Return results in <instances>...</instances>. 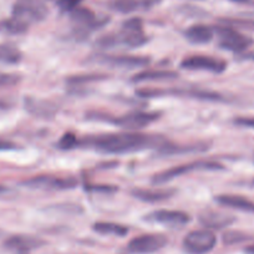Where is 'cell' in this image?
Here are the masks:
<instances>
[{"mask_svg": "<svg viewBox=\"0 0 254 254\" xmlns=\"http://www.w3.org/2000/svg\"><path fill=\"white\" fill-rule=\"evenodd\" d=\"M82 143L92 146L97 151L104 153H130L142 151L145 148L158 147L167 143L165 138L161 136L145 135L137 132H121L110 133V135L97 136V137L84 140Z\"/></svg>", "mask_w": 254, "mask_h": 254, "instance_id": "6da1fadb", "label": "cell"}, {"mask_svg": "<svg viewBox=\"0 0 254 254\" xmlns=\"http://www.w3.org/2000/svg\"><path fill=\"white\" fill-rule=\"evenodd\" d=\"M217 171V170H223V166L221 163L216 162V161H193V162L185 163V165L175 166L172 168L162 171L160 173H156L152 177V182L155 185H162V183H167L170 181L175 180V178L181 177V176L190 173L192 171Z\"/></svg>", "mask_w": 254, "mask_h": 254, "instance_id": "7a4b0ae2", "label": "cell"}, {"mask_svg": "<svg viewBox=\"0 0 254 254\" xmlns=\"http://www.w3.org/2000/svg\"><path fill=\"white\" fill-rule=\"evenodd\" d=\"M70 18L74 23V33L77 39H86L92 30L104 26L109 18H97L92 10L82 6H77L70 13Z\"/></svg>", "mask_w": 254, "mask_h": 254, "instance_id": "3957f363", "label": "cell"}, {"mask_svg": "<svg viewBox=\"0 0 254 254\" xmlns=\"http://www.w3.org/2000/svg\"><path fill=\"white\" fill-rule=\"evenodd\" d=\"M117 46L124 45L127 48H140L147 43V36L143 31V24L140 18H131L124 21L119 33H115Z\"/></svg>", "mask_w": 254, "mask_h": 254, "instance_id": "277c9868", "label": "cell"}, {"mask_svg": "<svg viewBox=\"0 0 254 254\" xmlns=\"http://www.w3.org/2000/svg\"><path fill=\"white\" fill-rule=\"evenodd\" d=\"M48 13V8L41 0H18L13 6V18L28 26L44 20Z\"/></svg>", "mask_w": 254, "mask_h": 254, "instance_id": "5b68a950", "label": "cell"}, {"mask_svg": "<svg viewBox=\"0 0 254 254\" xmlns=\"http://www.w3.org/2000/svg\"><path fill=\"white\" fill-rule=\"evenodd\" d=\"M217 244V237L209 229L192 231L183 239V248L188 254H207Z\"/></svg>", "mask_w": 254, "mask_h": 254, "instance_id": "8992f818", "label": "cell"}, {"mask_svg": "<svg viewBox=\"0 0 254 254\" xmlns=\"http://www.w3.org/2000/svg\"><path fill=\"white\" fill-rule=\"evenodd\" d=\"M214 34H217V36H218L219 46L226 49V50L233 51V53H243L254 43L253 39L243 35L238 30L228 25L217 26L214 29Z\"/></svg>", "mask_w": 254, "mask_h": 254, "instance_id": "52a82bcc", "label": "cell"}, {"mask_svg": "<svg viewBox=\"0 0 254 254\" xmlns=\"http://www.w3.org/2000/svg\"><path fill=\"white\" fill-rule=\"evenodd\" d=\"M137 95L142 97H157L163 96V95H176V96H186L192 97L197 100H204V101H223V96L219 95L218 92L209 91V90H201V89H187V90H157V89H142L138 90Z\"/></svg>", "mask_w": 254, "mask_h": 254, "instance_id": "ba28073f", "label": "cell"}, {"mask_svg": "<svg viewBox=\"0 0 254 254\" xmlns=\"http://www.w3.org/2000/svg\"><path fill=\"white\" fill-rule=\"evenodd\" d=\"M167 243V237L163 234H143L131 239L127 251L131 254H152L165 248Z\"/></svg>", "mask_w": 254, "mask_h": 254, "instance_id": "9c48e42d", "label": "cell"}, {"mask_svg": "<svg viewBox=\"0 0 254 254\" xmlns=\"http://www.w3.org/2000/svg\"><path fill=\"white\" fill-rule=\"evenodd\" d=\"M181 66L187 70H201V71H208L213 74H222L226 71L227 63L222 59L213 58V56L194 55L182 60Z\"/></svg>", "mask_w": 254, "mask_h": 254, "instance_id": "30bf717a", "label": "cell"}, {"mask_svg": "<svg viewBox=\"0 0 254 254\" xmlns=\"http://www.w3.org/2000/svg\"><path fill=\"white\" fill-rule=\"evenodd\" d=\"M158 116H160V114H157V112L133 111L124 115V116L109 119V121L122 127V128H126V130H140V128H143V127L155 122L158 119Z\"/></svg>", "mask_w": 254, "mask_h": 254, "instance_id": "8fae6325", "label": "cell"}, {"mask_svg": "<svg viewBox=\"0 0 254 254\" xmlns=\"http://www.w3.org/2000/svg\"><path fill=\"white\" fill-rule=\"evenodd\" d=\"M24 185L31 188H45V190H71L77 185L75 178L53 177V176H36L24 182Z\"/></svg>", "mask_w": 254, "mask_h": 254, "instance_id": "7c38bea8", "label": "cell"}, {"mask_svg": "<svg viewBox=\"0 0 254 254\" xmlns=\"http://www.w3.org/2000/svg\"><path fill=\"white\" fill-rule=\"evenodd\" d=\"M146 219L167 227H182L190 222V216L182 211H172V209H158L146 216Z\"/></svg>", "mask_w": 254, "mask_h": 254, "instance_id": "4fadbf2b", "label": "cell"}, {"mask_svg": "<svg viewBox=\"0 0 254 254\" xmlns=\"http://www.w3.org/2000/svg\"><path fill=\"white\" fill-rule=\"evenodd\" d=\"M46 242L44 239L38 238L34 236H26V234H16L11 236L5 241V247L10 251L16 252V253H29L31 251L41 248L45 246Z\"/></svg>", "mask_w": 254, "mask_h": 254, "instance_id": "5bb4252c", "label": "cell"}, {"mask_svg": "<svg viewBox=\"0 0 254 254\" xmlns=\"http://www.w3.org/2000/svg\"><path fill=\"white\" fill-rule=\"evenodd\" d=\"M96 61L104 64H110L114 66L120 67H138L145 66L150 63V59L143 58V56H128V55H106V54H101V55L96 56Z\"/></svg>", "mask_w": 254, "mask_h": 254, "instance_id": "9a60e30c", "label": "cell"}, {"mask_svg": "<svg viewBox=\"0 0 254 254\" xmlns=\"http://www.w3.org/2000/svg\"><path fill=\"white\" fill-rule=\"evenodd\" d=\"M234 217L229 216V214L222 213L218 211H212V209H206L199 214V222L206 229H222L226 227L231 226L234 223Z\"/></svg>", "mask_w": 254, "mask_h": 254, "instance_id": "2e32d148", "label": "cell"}, {"mask_svg": "<svg viewBox=\"0 0 254 254\" xmlns=\"http://www.w3.org/2000/svg\"><path fill=\"white\" fill-rule=\"evenodd\" d=\"M131 193L135 198L153 203V202H161L173 197V194L176 193V190H172V188H153V190L135 188V190H131Z\"/></svg>", "mask_w": 254, "mask_h": 254, "instance_id": "e0dca14e", "label": "cell"}, {"mask_svg": "<svg viewBox=\"0 0 254 254\" xmlns=\"http://www.w3.org/2000/svg\"><path fill=\"white\" fill-rule=\"evenodd\" d=\"M160 0H112L111 8L122 14H130L138 10H147L158 4Z\"/></svg>", "mask_w": 254, "mask_h": 254, "instance_id": "ac0fdd59", "label": "cell"}, {"mask_svg": "<svg viewBox=\"0 0 254 254\" xmlns=\"http://www.w3.org/2000/svg\"><path fill=\"white\" fill-rule=\"evenodd\" d=\"M217 203L221 206L228 207V208L238 209L243 212H251L254 213V201L246 198L243 196H236V194H219L214 197Z\"/></svg>", "mask_w": 254, "mask_h": 254, "instance_id": "d6986e66", "label": "cell"}, {"mask_svg": "<svg viewBox=\"0 0 254 254\" xmlns=\"http://www.w3.org/2000/svg\"><path fill=\"white\" fill-rule=\"evenodd\" d=\"M25 109L30 114L38 117H45V119H50L56 114V106L53 102L34 99V97H26Z\"/></svg>", "mask_w": 254, "mask_h": 254, "instance_id": "ffe728a7", "label": "cell"}, {"mask_svg": "<svg viewBox=\"0 0 254 254\" xmlns=\"http://www.w3.org/2000/svg\"><path fill=\"white\" fill-rule=\"evenodd\" d=\"M214 36V29L204 24H196L187 29L186 38L193 44H207L212 41Z\"/></svg>", "mask_w": 254, "mask_h": 254, "instance_id": "44dd1931", "label": "cell"}, {"mask_svg": "<svg viewBox=\"0 0 254 254\" xmlns=\"http://www.w3.org/2000/svg\"><path fill=\"white\" fill-rule=\"evenodd\" d=\"M178 77V72L171 70H143L133 75L131 81L132 82H145V81H157V80H172Z\"/></svg>", "mask_w": 254, "mask_h": 254, "instance_id": "7402d4cb", "label": "cell"}, {"mask_svg": "<svg viewBox=\"0 0 254 254\" xmlns=\"http://www.w3.org/2000/svg\"><path fill=\"white\" fill-rule=\"evenodd\" d=\"M160 152L166 156H172L177 155V153H192V152H202V151L208 150V145L207 143H193V145H185V146H178V145H171V143H165L161 146Z\"/></svg>", "mask_w": 254, "mask_h": 254, "instance_id": "603a6c76", "label": "cell"}, {"mask_svg": "<svg viewBox=\"0 0 254 254\" xmlns=\"http://www.w3.org/2000/svg\"><path fill=\"white\" fill-rule=\"evenodd\" d=\"M92 229L97 233L105 234V236L125 237L128 234V228L126 226L114 223V222H96L92 226Z\"/></svg>", "mask_w": 254, "mask_h": 254, "instance_id": "cb8c5ba5", "label": "cell"}, {"mask_svg": "<svg viewBox=\"0 0 254 254\" xmlns=\"http://www.w3.org/2000/svg\"><path fill=\"white\" fill-rule=\"evenodd\" d=\"M21 60V53L13 44L0 45V63L18 64Z\"/></svg>", "mask_w": 254, "mask_h": 254, "instance_id": "d4e9b609", "label": "cell"}, {"mask_svg": "<svg viewBox=\"0 0 254 254\" xmlns=\"http://www.w3.org/2000/svg\"><path fill=\"white\" fill-rule=\"evenodd\" d=\"M28 25H25L24 23L19 21L18 19L13 18V16L0 23V29L9 34H23L28 30Z\"/></svg>", "mask_w": 254, "mask_h": 254, "instance_id": "484cf974", "label": "cell"}, {"mask_svg": "<svg viewBox=\"0 0 254 254\" xmlns=\"http://www.w3.org/2000/svg\"><path fill=\"white\" fill-rule=\"evenodd\" d=\"M106 77V75L102 74H85V75H77V76H71L67 80V84L72 85V86H76V85H84L87 82L92 81H99Z\"/></svg>", "mask_w": 254, "mask_h": 254, "instance_id": "4316f807", "label": "cell"}, {"mask_svg": "<svg viewBox=\"0 0 254 254\" xmlns=\"http://www.w3.org/2000/svg\"><path fill=\"white\" fill-rule=\"evenodd\" d=\"M79 141H77V137L71 132H67L61 137V140L59 141L58 146L61 150H71V148L77 147L79 145Z\"/></svg>", "mask_w": 254, "mask_h": 254, "instance_id": "83f0119b", "label": "cell"}, {"mask_svg": "<svg viewBox=\"0 0 254 254\" xmlns=\"http://www.w3.org/2000/svg\"><path fill=\"white\" fill-rule=\"evenodd\" d=\"M82 1H84V0H58V6L63 11L71 13L74 9L80 6V4H81Z\"/></svg>", "mask_w": 254, "mask_h": 254, "instance_id": "f1b7e54d", "label": "cell"}, {"mask_svg": "<svg viewBox=\"0 0 254 254\" xmlns=\"http://www.w3.org/2000/svg\"><path fill=\"white\" fill-rule=\"evenodd\" d=\"M18 75L13 74H0V86H13L19 82Z\"/></svg>", "mask_w": 254, "mask_h": 254, "instance_id": "f546056e", "label": "cell"}, {"mask_svg": "<svg viewBox=\"0 0 254 254\" xmlns=\"http://www.w3.org/2000/svg\"><path fill=\"white\" fill-rule=\"evenodd\" d=\"M224 243L227 244H233V243H238V242L243 241L244 237L243 234L238 233V232H229V233L224 234Z\"/></svg>", "mask_w": 254, "mask_h": 254, "instance_id": "4dcf8cb0", "label": "cell"}, {"mask_svg": "<svg viewBox=\"0 0 254 254\" xmlns=\"http://www.w3.org/2000/svg\"><path fill=\"white\" fill-rule=\"evenodd\" d=\"M234 124L242 127L254 128V117H237V119L234 120Z\"/></svg>", "mask_w": 254, "mask_h": 254, "instance_id": "1f68e13d", "label": "cell"}, {"mask_svg": "<svg viewBox=\"0 0 254 254\" xmlns=\"http://www.w3.org/2000/svg\"><path fill=\"white\" fill-rule=\"evenodd\" d=\"M15 148V145L9 141H4V140H0V151H8V150H13Z\"/></svg>", "mask_w": 254, "mask_h": 254, "instance_id": "d6a6232c", "label": "cell"}, {"mask_svg": "<svg viewBox=\"0 0 254 254\" xmlns=\"http://www.w3.org/2000/svg\"><path fill=\"white\" fill-rule=\"evenodd\" d=\"M239 55H241V58L246 59V60L254 61V51H249V53H241Z\"/></svg>", "mask_w": 254, "mask_h": 254, "instance_id": "836d02e7", "label": "cell"}, {"mask_svg": "<svg viewBox=\"0 0 254 254\" xmlns=\"http://www.w3.org/2000/svg\"><path fill=\"white\" fill-rule=\"evenodd\" d=\"M244 252H246V254H254V244L246 247V248H244Z\"/></svg>", "mask_w": 254, "mask_h": 254, "instance_id": "e575fe53", "label": "cell"}, {"mask_svg": "<svg viewBox=\"0 0 254 254\" xmlns=\"http://www.w3.org/2000/svg\"><path fill=\"white\" fill-rule=\"evenodd\" d=\"M231 1H234V3H247L249 0H231Z\"/></svg>", "mask_w": 254, "mask_h": 254, "instance_id": "d590c367", "label": "cell"}, {"mask_svg": "<svg viewBox=\"0 0 254 254\" xmlns=\"http://www.w3.org/2000/svg\"><path fill=\"white\" fill-rule=\"evenodd\" d=\"M3 190H4V187L3 186H0V192H3Z\"/></svg>", "mask_w": 254, "mask_h": 254, "instance_id": "8d00e7d4", "label": "cell"}, {"mask_svg": "<svg viewBox=\"0 0 254 254\" xmlns=\"http://www.w3.org/2000/svg\"><path fill=\"white\" fill-rule=\"evenodd\" d=\"M63 254H76V253H63Z\"/></svg>", "mask_w": 254, "mask_h": 254, "instance_id": "74e56055", "label": "cell"}]
</instances>
